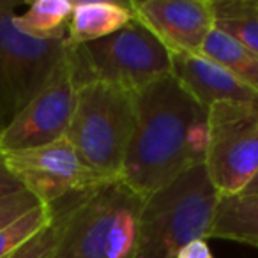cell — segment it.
I'll return each mask as SVG.
<instances>
[{
    "instance_id": "obj_1",
    "label": "cell",
    "mask_w": 258,
    "mask_h": 258,
    "mask_svg": "<svg viewBox=\"0 0 258 258\" xmlns=\"http://www.w3.org/2000/svg\"><path fill=\"white\" fill-rule=\"evenodd\" d=\"M135 120L118 179L147 200L195 166L205 165L209 108L173 75L133 94Z\"/></svg>"
},
{
    "instance_id": "obj_22",
    "label": "cell",
    "mask_w": 258,
    "mask_h": 258,
    "mask_svg": "<svg viewBox=\"0 0 258 258\" xmlns=\"http://www.w3.org/2000/svg\"><path fill=\"white\" fill-rule=\"evenodd\" d=\"M20 4H22L20 0H0V16L16 15Z\"/></svg>"
},
{
    "instance_id": "obj_2",
    "label": "cell",
    "mask_w": 258,
    "mask_h": 258,
    "mask_svg": "<svg viewBox=\"0 0 258 258\" xmlns=\"http://www.w3.org/2000/svg\"><path fill=\"white\" fill-rule=\"evenodd\" d=\"M145 198L120 179L58 202L64 230L55 258H137Z\"/></svg>"
},
{
    "instance_id": "obj_13",
    "label": "cell",
    "mask_w": 258,
    "mask_h": 258,
    "mask_svg": "<svg viewBox=\"0 0 258 258\" xmlns=\"http://www.w3.org/2000/svg\"><path fill=\"white\" fill-rule=\"evenodd\" d=\"M207 239H226L258 247V195L219 197Z\"/></svg>"
},
{
    "instance_id": "obj_21",
    "label": "cell",
    "mask_w": 258,
    "mask_h": 258,
    "mask_svg": "<svg viewBox=\"0 0 258 258\" xmlns=\"http://www.w3.org/2000/svg\"><path fill=\"white\" fill-rule=\"evenodd\" d=\"M175 258H212V251L209 247L207 240L197 239L193 242L186 244L184 247H180Z\"/></svg>"
},
{
    "instance_id": "obj_7",
    "label": "cell",
    "mask_w": 258,
    "mask_h": 258,
    "mask_svg": "<svg viewBox=\"0 0 258 258\" xmlns=\"http://www.w3.org/2000/svg\"><path fill=\"white\" fill-rule=\"evenodd\" d=\"M15 15L0 16V124L6 125L50 78L68 50L66 39L22 34ZM0 125V127H2Z\"/></svg>"
},
{
    "instance_id": "obj_17",
    "label": "cell",
    "mask_w": 258,
    "mask_h": 258,
    "mask_svg": "<svg viewBox=\"0 0 258 258\" xmlns=\"http://www.w3.org/2000/svg\"><path fill=\"white\" fill-rule=\"evenodd\" d=\"M53 219V211L46 205H37L27 214L0 230V258H9L36 233H39Z\"/></svg>"
},
{
    "instance_id": "obj_10",
    "label": "cell",
    "mask_w": 258,
    "mask_h": 258,
    "mask_svg": "<svg viewBox=\"0 0 258 258\" xmlns=\"http://www.w3.org/2000/svg\"><path fill=\"white\" fill-rule=\"evenodd\" d=\"M129 6L170 53H202L214 29L211 0H131Z\"/></svg>"
},
{
    "instance_id": "obj_19",
    "label": "cell",
    "mask_w": 258,
    "mask_h": 258,
    "mask_svg": "<svg viewBox=\"0 0 258 258\" xmlns=\"http://www.w3.org/2000/svg\"><path fill=\"white\" fill-rule=\"evenodd\" d=\"M37 205L41 204L27 189H22L18 193L2 198L0 200V230L8 226L9 223H13L15 219H18L20 216L32 211Z\"/></svg>"
},
{
    "instance_id": "obj_11",
    "label": "cell",
    "mask_w": 258,
    "mask_h": 258,
    "mask_svg": "<svg viewBox=\"0 0 258 258\" xmlns=\"http://www.w3.org/2000/svg\"><path fill=\"white\" fill-rule=\"evenodd\" d=\"M172 75L205 108L218 103L258 104V94L202 53H172Z\"/></svg>"
},
{
    "instance_id": "obj_23",
    "label": "cell",
    "mask_w": 258,
    "mask_h": 258,
    "mask_svg": "<svg viewBox=\"0 0 258 258\" xmlns=\"http://www.w3.org/2000/svg\"><path fill=\"white\" fill-rule=\"evenodd\" d=\"M242 193L244 195H258V172L254 173V177L251 179V182L247 184L246 187H244Z\"/></svg>"
},
{
    "instance_id": "obj_8",
    "label": "cell",
    "mask_w": 258,
    "mask_h": 258,
    "mask_svg": "<svg viewBox=\"0 0 258 258\" xmlns=\"http://www.w3.org/2000/svg\"><path fill=\"white\" fill-rule=\"evenodd\" d=\"M69 44L39 92L0 127V154L43 147L66 137L76 104Z\"/></svg>"
},
{
    "instance_id": "obj_16",
    "label": "cell",
    "mask_w": 258,
    "mask_h": 258,
    "mask_svg": "<svg viewBox=\"0 0 258 258\" xmlns=\"http://www.w3.org/2000/svg\"><path fill=\"white\" fill-rule=\"evenodd\" d=\"M214 29L258 53V0H211Z\"/></svg>"
},
{
    "instance_id": "obj_3",
    "label": "cell",
    "mask_w": 258,
    "mask_h": 258,
    "mask_svg": "<svg viewBox=\"0 0 258 258\" xmlns=\"http://www.w3.org/2000/svg\"><path fill=\"white\" fill-rule=\"evenodd\" d=\"M218 200L205 165L152 193L142 209L137 258H175L186 244L207 240Z\"/></svg>"
},
{
    "instance_id": "obj_5",
    "label": "cell",
    "mask_w": 258,
    "mask_h": 258,
    "mask_svg": "<svg viewBox=\"0 0 258 258\" xmlns=\"http://www.w3.org/2000/svg\"><path fill=\"white\" fill-rule=\"evenodd\" d=\"M69 55L76 87L104 82L135 94L172 75L170 50L137 18L103 39L69 46Z\"/></svg>"
},
{
    "instance_id": "obj_4",
    "label": "cell",
    "mask_w": 258,
    "mask_h": 258,
    "mask_svg": "<svg viewBox=\"0 0 258 258\" xmlns=\"http://www.w3.org/2000/svg\"><path fill=\"white\" fill-rule=\"evenodd\" d=\"M133 92L104 82L76 89V104L66 140L104 179H118L133 133Z\"/></svg>"
},
{
    "instance_id": "obj_12",
    "label": "cell",
    "mask_w": 258,
    "mask_h": 258,
    "mask_svg": "<svg viewBox=\"0 0 258 258\" xmlns=\"http://www.w3.org/2000/svg\"><path fill=\"white\" fill-rule=\"evenodd\" d=\"M133 18L129 2L122 4L113 0H78L73 2L66 41L69 46H82L103 39L120 30Z\"/></svg>"
},
{
    "instance_id": "obj_18",
    "label": "cell",
    "mask_w": 258,
    "mask_h": 258,
    "mask_svg": "<svg viewBox=\"0 0 258 258\" xmlns=\"http://www.w3.org/2000/svg\"><path fill=\"white\" fill-rule=\"evenodd\" d=\"M53 219L50 225H46L39 233L32 237L29 242H25L18 251L9 258H55L58 251V244L62 239V230H64V216L60 209L51 207Z\"/></svg>"
},
{
    "instance_id": "obj_15",
    "label": "cell",
    "mask_w": 258,
    "mask_h": 258,
    "mask_svg": "<svg viewBox=\"0 0 258 258\" xmlns=\"http://www.w3.org/2000/svg\"><path fill=\"white\" fill-rule=\"evenodd\" d=\"M71 0H36L23 15H15L16 29L34 39H68Z\"/></svg>"
},
{
    "instance_id": "obj_6",
    "label": "cell",
    "mask_w": 258,
    "mask_h": 258,
    "mask_svg": "<svg viewBox=\"0 0 258 258\" xmlns=\"http://www.w3.org/2000/svg\"><path fill=\"white\" fill-rule=\"evenodd\" d=\"M205 170L219 197L244 191L258 172V104L218 103L209 108Z\"/></svg>"
},
{
    "instance_id": "obj_9",
    "label": "cell",
    "mask_w": 258,
    "mask_h": 258,
    "mask_svg": "<svg viewBox=\"0 0 258 258\" xmlns=\"http://www.w3.org/2000/svg\"><path fill=\"white\" fill-rule=\"evenodd\" d=\"M4 159L23 189L46 207L111 180L94 172L66 138L43 147L9 152Z\"/></svg>"
},
{
    "instance_id": "obj_20",
    "label": "cell",
    "mask_w": 258,
    "mask_h": 258,
    "mask_svg": "<svg viewBox=\"0 0 258 258\" xmlns=\"http://www.w3.org/2000/svg\"><path fill=\"white\" fill-rule=\"evenodd\" d=\"M22 189V184L18 182V179L13 175V172L6 165L4 154H0V200L9 197V195L18 193Z\"/></svg>"
},
{
    "instance_id": "obj_14",
    "label": "cell",
    "mask_w": 258,
    "mask_h": 258,
    "mask_svg": "<svg viewBox=\"0 0 258 258\" xmlns=\"http://www.w3.org/2000/svg\"><path fill=\"white\" fill-rule=\"evenodd\" d=\"M202 55L225 68L240 83L258 94V53L242 46L221 30L212 29L202 48Z\"/></svg>"
}]
</instances>
